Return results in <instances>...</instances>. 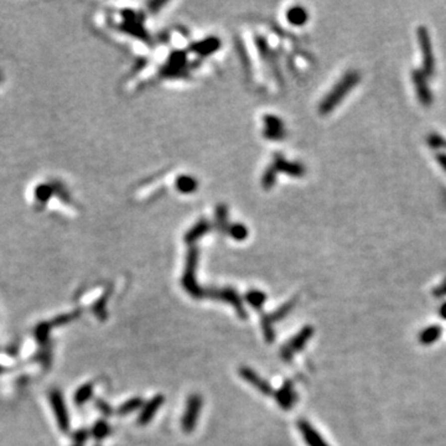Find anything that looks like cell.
Wrapping results in <instances>:
<instances>
[{
	"mask_svg": "<svg viewBox=\"0 0 446 446\" xmlns=\"http://www.w3.org/2000/svg\"><path fill=\"white\" fill-rule=\"evenodd\" d=\"M312 335V328L311 327H305L301 332L297 336H295L287 346H284V348L282 350V357L285 361H290L292 359L293 353L297 352V351L301 350L304 347L305 343L310 340Z\"/></svg>",
	"mask_w": 446,
	"mask_h": 446,
	"instance_id": "7a4b0ae2",
	"label": "cell"
},
{
	"mask_svg": "<svg viewBox=\"0 0 446 446\" xmlns=\"http://www.w3.org/2000/svg\"><path fill=\"white\" fill-rule=\"evenodd\" d=\"M241 374H242V377H243V378L246 379L247 382H249V383H251V384H253V386L256 387L257 389H259V391H261L262 393H264V394H270V393H272V388H270V387H269V384H268L267 382H264L263 379L259 378V377L257 376V374L254 373L253 371H252V369L242 368L241 369Z\"/></svg>",
	"mask_w": 446,
	"mask_h": 446,
	"instance_id": "277c9868",
	"label": "cell"
},
{
	"mask_svg": "<svg viewBox=\"0 0 446 446\" xmlns=\"http://www.w3.org/2000/svg\"><path fill=\"white\" fill-rule=\"evenodd\" d=\"M299 429L301 432L302 437H304L305 442L307 443L310 446H328L323 442L322 438L320 437L317 432L307 422H300L299 423Z\"/></svg>",
	"mask_w": 446,
	"mask_h": 446,
	"instance_id": "3957f363",
	"label": "cell"
},
{
	"mask_svg": "<svg viewBox=\"0 0 446 446\" xmlns=\"http://www.w3.org/2000/svg\"><path fill=\"white\" fill-rule=\"evenodd\" d=\"M277 401L279 402V404L282 405L284 409H290L294 404L295 401H297V397H295L294 393V389H293V386L290 382H288L284 387H283L282 391L279 392L277 397Z\"/></svg>",
	"mask_w": 446,
	"mask_h": 446,
	"instance_id": "5b68a950",
	"label": "cell"
},
{
	"mask_svg": "<svg viewBox=\"0 0 446 446\" xmlns=\"http://www.w3.org/2000/svg\"><path fill=\"white\" fill-rule=\"evenodd\" d=\"M201 407H202V399L200 396L193 394L188 398L187 408H186V412L182 418V429L186 433H190L195 429Z\"/></svg>",
	"mask_w": 446,
	"mask_h": 446,
	"instance_id": "6da1fadb",
	"label": "cell"
},
{
	"mask_svg": "<svg viewBox=\"0 0 446 446\" xmlns=\"http://www.w3.org/2000/svg\"><path fill=\"white\" fill-rule=\"evenodd\" d=\"M162 402H164V398H162L161 396L155 397V398L144 408V410H143L142 415H140L139 418L140 424H147V423H149L150 420H151V418L154 417L155 413L157 412L160 405L162 404Z\"/></svg>",
	"mask_w": 446,
	"mask_h": 446,
	"instance_id": "8992f818",
	"label": "cell"
},
{
	"mask_svg": "<svg viewBox=\"0 0 446 446\" xmlns=\"http://www.w3.org/2000/svg\"><path fill=\"white\" fill-rule=\"evenodd\" d=\"M440 333H442V330L439 326H430L420 333V342L424 345H430L440 337Z\"/></svg>",
	"mask_w": 446,
	"mask_h": 446,
	"instance_id": "52a82bcc",
	"label": "cell"
},
{
	"mask_svg": "<svg viewBox=\"0 0 446 446\" xmlns=\"http://www.w3.org/2000/svg\"><path fill=\"white\" fill-rule=\"evenodd\" d=\"M264 300H266V297H264L262 293L253 292L248 295V301L251 302L253 306H256V309H258V307L263 304Z\"/></svg>",
	"mask_w": 446,
	"mask_h": 446,
	"instance_id": "9c48e42d",
	"label": "cell"
},
{
	"mask_svg": "<svg viewBox=\"0 0 446 446\" xmlns=\"http://www.w3.org/2000/svg\"><path fill=\"white\" fill-rule=\"evenodd\" d=\"M142 404H143L142 399H139V398L132 399V401L127 402L126 404H124L123 407L121 408V413H122V414H127V413H132V412H133V410L138 409V408H139Z\"/></svg>",
	"mask_w": 446,
	"mask_h": 446,
	"instance_id": "ba28073f",
	"label": "cell"
},
{
	"mask_svg": "<svg viewBox=\"0 0 446 446\" xmlns=\"http://www.w3.org/2000/svg\"><path fill=\"white\" fill-rule=\"evenodd\" d=\"M94 433H96L97 438H103V435H106L107 433H108V428H107L106 424L101 423V424H99V427L96 428Z\"/></svg>",
	"mask_w": 446,
	"mask_h": 446,
	"instance_id": "30bf717a",
	"label": "cell"
},
{
	"mask_svg": "<svg viewBox=\"0 0 446 446\" xmlns=\"http://www.w3.org/2000/svg\"><path fill=\"white\" fill-rule=\"evenodd\" d=\"M440 312H442L443 317L446 318V304L443 305V307H442V310H440Z\"/></svg>",
	"mask_w": 446,
	"mask_h": 446,
	"instance_id": "8fae6325",
	"label": "cell"
}]
</instances>
